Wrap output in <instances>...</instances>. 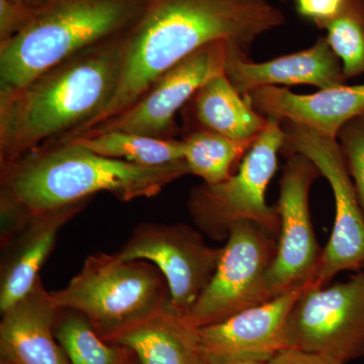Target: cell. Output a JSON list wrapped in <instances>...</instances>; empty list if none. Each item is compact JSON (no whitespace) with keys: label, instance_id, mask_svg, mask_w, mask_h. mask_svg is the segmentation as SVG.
<instances>
[{"label":"cell","instance_id":"obj_1","mask_svg":"<svg viewBox=\"0 0 364 364\" xmlns=\"http://www.w3.org/2000/svg\"><path fill=\"white\" fill-rule=\"evenodd\" d=\"M286 16L268 0H149L127 35L121 75L111 102L95 119L64 139L121 114L135 105L172 67L215 41H228L249 55L260 36Z\"/></svg>","mask_w":364,"mask_h":364},{"label":"cell","instance_id":"obj_2","mask_svg":"<svg viewBox=\"0 0 364 364\" xmlns=\"http://www.w3.org/2000/svg\"><path fill=\"white\" fill-rule=\"evenodd\" d=\"M191 174L186 160L141 166L95 154L70 141H51L0 167L1 242L31 215L90 202L107 193L119 202L152 198Z\"/></svg>","mask_w":364,"mask_h":364},{"label":"cell","instance_id":"obj_3","mask_svg":"<svg viewBox=\"0 0 364 364\" xmlns=\"http://www.w3.org/2000/svg\"><path fill=\"white\" fill-rule=\"evenodd\" d=\"M129 32L72 55L20 88L0 92V167L70 135L104 111L117 90Z\"/></svg>","mask_w":364,"mask_h":364},{"label":"cell","instance_id":"obj_4","mask_svg":"<svg viewBox=\"0 0 364 364\" xmlns=\"http://www.w3.org/2000/svg\"><path fill=\"white\" fill-rule=\"evenodd\" d=\"M149 0H56L0 45V92L30 82L76 53L131 31Z\"/></svg>","mask_w":364,"mask_h":364},{"label":"cell","instance_id":"obj_5","mask_svg":"<svg viewBox=\"0 0 364 364\" xmlns=\"http://www.w3.org/2000/svg\"><path fill=\"white\" fill-rule=\"evenodd\" d=\"M58 309L82 314L107 341L169 304V289L153 263L126 261L116 253L91 254L80 272L51 291Z\"/></svg>","mask_w":364,"mask_h":364},{"label":"cell","instance_id":"obj_6","mask_svg":"<svg viewBox=\"0 0 364 364\" xmlns=\"http://www.w3.org/2000/svg\"><path fill=\"white\" fill-rule=\"evenodd\" d=\"M267 119V126L241 160L236 173L220 183H203L191 191L189 214L198 229L214 240L227 239L235 223L244 220L279 234V212L277 207L267 205L265 195L277 172L284 132L279 119Z\"/></svg>","mask_w":364,"mask_h":364},{"label":"cell","instance_id":"obj_7","mask_svg":"<svg viewBox=\"0 0 364 364\" xmlns=\"http://www.w3.org/2000/svg\"><path fill=\"white\" fill-rule=\"evenodd\" d=\"M280 123L284 132L282 152L299 153L309 158L332 188L334 226L313 279L314 287H325L340 272L363 269V210L337 139L293 122Z\"/></svg>","mask_w":364,"mask_h":364},{"label":"cell","instance_id":"obj_8","mask_svg":"<svg viewBox=\"0 0 364 364\" xmlns=\"http://www.w3.org/2000/svg\"><path fill=\"white\" fill-rule=\"evenodd\" d=\"M277 241L279 234L263 225L248 220L235 223L217 269L186 320L196 328L217 324L272 299L267 277Z\"/></svg>","mask_w":364,"mask_h":364},{"label":"cell","instance_id":"obj_9","mask_svg":"<svg viewBox=\"0 0 364 364\" xmlns=\"http://www.w3.org/2000/svg\"><path fill=\"white\" fill-rule=\"evenodd\" d=\"M286 343L346 363L363 358V270L331 287H306L287 317Z\"/></svg>","mask_w":364,"mask_h":364},{"label":"cell","instance_id":"obj_10","mask_svg":"<svg viewBox=\"0 0 364 364\" xmlns=\"http://www.w3.org/2000/svg\"><path fill=\"white\" fill-rule=\"evenodd\" d=\"M121 259L153 263L169 289V308L186 317L210 284L222 248L205 244L198 230L186 224L142 223L116 252Z\"/></svg>","mask_w":364,"mask_h":364},{"label":"cell","instance_id":"obj_11","mask_svg":"<svg viewBox=\"0 0 364 364\" xmlns=\"http://www.w3.org/2000/svg\"><path fill=\"white\" fill-rule=\"evenodd\" d=\"M230 44L232 43L228 41H215L196 50L163 74L145 95L126 111L77 135L57 140L85 138L114 131L176 139L178 132L177 112L210 79L225 74Z\"/></svg>","mask_w":364,"mask_h":364},{"label":"cell","instance_id":"obj_12","mask_svg":"<svg viewBox=\"0 0 364 364\" xmlns=\"http://www.w3.org/2000/svg\"><path fill=\"white\" fill-rule=\"evenodd\" d=\"M279 181L277 208L279 215V241L267 277L270 298L312 282L322 251L318 246L309 207V195L320 171L309 158L289 153Z\"/></svg>","mask_w":364,"mask_h":364},{"label":"cell","instance_id":"obj_13","mask_svg":"<svg viewBox=\"0 0 364 364\" xmlns=\"http://www.w3.org/2000/svg\"><path fill=\"white\" fill-rule=\"evenodd\" d=\"M312 282H305L260 305L246 309L217 324L198 328L205 358H241L268 363L287 349V317Z\"/></svg>","mask_w":364,"mask_h":364},{"label":"cell","instance_id":"obj_14","mask_svg":"<svg viewBox=\"0 0 364 364\" xmlns=\"http://www.w3.org/2000/svg\"><path fill=\"white\" fill-rule=\"evenodd\" d=\"M225 74L242 95L264 86L309 85L324 90L346 81L341 61L327 38H320L309 49L262 63H254L237 46L230 44Z\"/></svg>","mask_w":364,"mask_h":364},{"label":"cell","instance_id":"obj_15","mask_svg":"<svg viewBox=\"0 0 364 364\" xmlns=\"http://www.w3.org/2000/svg\"><path fill=\"white\" fill-rule=\"evenodd\" d=\"M243 97L263 117L303 124L334 139L345 124L364 114V83H344L313 95L264 86Z\"/></svg>","mask_w":364,"mask_h":364},{"label":"cell","instance_id":"obj_16","mask_svg":"<svg viewBox=\"0 0 364 364\" xmlns=\"http://www.w3.org/2000/svg\"><path fill=\"white\" fill-rule=\"evenodd\" d=\"M87 203L31 215L23 227L1 245L0 311L6 312L25 298L39 280V272L49 257L60 230Z\"/></svg>","mask_w":364,"mask_h":364},{"label":"cell","instance_id":"obj_17","mask_svg":"<svg viewBox=\"0 0 364 364\" xmlns=\"http://www.w3.org/2000/svg\"><path fill=\"white\" fill-rule=\"evenodd\" d=\"M58 311L39 279L25 298L1 313V358L16 364H68L54 339Z\"/></svg>","mask_w":364,"mask_h":364},{"label":"cell","instance_id":"obj_18","mask_svg":"<svg viewBox=\"0 0 364 364\" xmlns=\"http://www.w3.org/2000/svg\"><path fill=\"white\" fill-rule=\"evenodd\" d=\"M107 342L130 349L141 364H205L198 328L169 305Z\"/></svg>","mask_w":364,"mask_h":364},{"label":"cell","instance_id":"obj_19","mask_svg":"<svg viewBox=\"0 0 364 364\" xmlns=\"http://www.w3.org/2000/svg\"><path fill=\"white\" fill-rule=\"evenodd\" d=\"M186 123L236 141H255L267 119L237 91L226 74L210 79L184 107ZM189 131V130H188Z\"/></svg>","mask_w":364,"mask_h":364},{"label":"cell","instance_id":"obj_20","mask_svg":"<svg viewBox=\"0 0 364 364\" xmlns=\"http://www.w3.org/2000/svg\"><path fill=\"white\" fill-rule=\"evenodd\" d=\"M54 141H70L100 156L141 166H160L184 160L183 141L176 139L154 138L114 131L85 138Z\"/></svg>","mask_w":364,"mask_h":364},{"label":"cell","instance_id":"obj_21","mask_svg":"<svg viewBox=\"0 0 364 364\" xmlns=\"http://www.w3.org/2000/svg\"><path fill=\"white\" fill-rule=\"evenodd\" d=\"M182 141L189 171L205 184H217L229 178L235 165L243 159L254 143L232 140L203 129L188 131Z\"/></svg>","mask_w":364,"mask_h":364},{"label":"cell","instance_id":"obj_22","mask_svg":"<svg viewBox=\"0 0 364 364\" xmlns=\"http://www.w3.org/2000/svg\"><path fill=\"white\" fill-rule=\"evenodd\" d=\"M55 337L70 364H128L132 351L102 338L82 315L59 309Z\"/></svg>","mask_w":364,"mask_h":364},{"label":"cell","instance_id":"obj_23","mask_svg":"<svg viewBox=\"0 0 364 364\" xmlns=\"http://www.w3.org/2000/svg\"><path fill=\"white\" fill-rule=\"evenodd\" d=\"M327 41L340 59L345 79L364 74V11L355 0H349L339 16L323 26Z\"/></svg>","mask_w":364,"mask_h":364},{"label":"cell","instance_id":"obj_24","mask_svg":"<svg viewBox=\"0 0 364 364\" xmlns=\"http://www.w3.org/2000/svg\"><path fill=\"white\" fill-rule=\"evenodd\" d=\"M337 141L364 214V114L345 124Z\"/></svg>","mask_w":364,"mask_h":364},{"label":"cell","instance_id":"obj_25","mask_svg":"<svg viewBox=\"0 0 364 364\" xmlns=\"http://www.w3.org/2000/svg\"><path fill=\"white\" fill-rule=\"evenodd\" d=\"M37 14L11 0H0V45L23 33Z\"/></svg>","mask_w":364,"mask_h":364},{"label":"cell","instance_id":"obj_26","mask_svg":"<svg viewBox=\"0 0 364 364\" xmlns=\"http://www.w3.org/2000/svg\"><path fill=\"white\" fill-rule=\"evenodd\" d=\"M349 0H296V11L301 16L323 26L344 11Z\"/></svg>","mask_w":364,"mask_h":364},{"label":"cell","instance_id":"obj_27","mask_svg":"<svg viewBox=\"0 0 364 364\" xmlns=\"http://www.w3.org/2000/svg\"><path fill=\"white\" fill-rule=\"evenodd\" d=\"M267 364H346V363L324 354L287 348L275 354Z\"/></svg>","mask_w":364,"mask_h":364},{"label":"cell","instance_id":"obj_28","mask_svg":"<svg viewBox=\"0 0 364 364\" xmlns=\"http://www.w3.org/2000/svg\"><path fill=\"white\" fill-rule=\"evenodd\" d=\"M11 1L28 7L36 13H40L43 9H47L48 6L54 4L56 0H11Z\"/></svg>","mask_w":364,"mask_h":364},{"label":"cell","instance_id":"obj_29","mask_svg":"<svg viewBox=\"0 0 364 364\" xmlns=\"http://www.w3.org/2000/svg\"><path fill=\"white\" fill-rule=\"evenodd\" d=\"M205 364H267L265 361L241 358H205Z\"/></svg>","mask_w":364,"mask_h":364},{"label":"cell","instance_id":"obj_30","mask_svg":"<svg viewBox=\"0 0 364 364\" xmlns=\"http://www.w3.org/2000/svg\"><path fill=\"white\" fill-rule=\"evenodd\" d=\"M1 364H16V363H13V361L7 360V359L2 358Z\"/></svg>","mask_w":364,"mask_h":364},{"label":"cell","instance_id":"obj_31","mask_svg":"<svg viewBox=\"0 0 364 364\" xmlns=\"http://www.w3.org/2000/svg\"><path fill=\"white\" fill-rule=\"evenodd\" d=\"M363 272H364V267H363Z\"/></svg>","mask_w":364,"mask_h":364}]
</instances>
